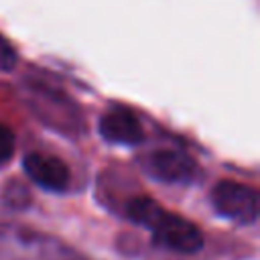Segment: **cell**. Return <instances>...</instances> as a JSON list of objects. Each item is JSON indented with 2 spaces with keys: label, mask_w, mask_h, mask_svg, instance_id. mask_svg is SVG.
Returning a JSON list of instances; mask_svg holds the SVG:
<instances>
[{
  "label": "cell",
  "mask_w": 260,
  "mask_h": 260,
  "mask_svg": "<svg viewBox=\"0 0 260 260\" xmlns=\"http://www.w3.org/2000/svg\"><path fill=\"white\" fill-rule=\"evenodd\" d=\"M22 169L28 175V179L45 191L63 193L69 189V183H71L69 167L53 154L30 152L22 158Z\"/></svg>",
  "instance_id": "obj_4"
},
{
  "label": "cell",
  "mask_w": 260,
  "mask_h": 260,
  "mask_svg": "<svg viewBox=\"0 0 260 260\" xmlns=\"http://www.w3.org/2000/svg\"><path fill=\"white\" fill-rule=\"evenodd\" d=\"M14 65H16V51L0 35V71H12Z\"/></svg>",
  "instance_id": "obj_8"
},
{
  "label": "cell",
  "mask_w": 260,
  "mask_h": 260,
  "mask_svg": "<svg viewBox=\"0 0 260 260\" xmlns=\"http://www.w3.org/2000/svg\"><path fill=\"white\" fill-rule=\"evenodd\" d=\"M126 215L130 221L148 228L156 246L179 254H195L203 248V234L193 221L167 211L150 197L130 199Z\"/></svg>",
  "instance_id": "obj_1"
},
{
  "label": "cell",
  "mask_w": 260,
  "mask_h": 260,
  "mask_svg": "<svg viewBox=\"0 0 260 260\" xmlns=\"http://www.w3.org/2000/svg\"><path fill=\"white\" fill-rule=\"evenodd\" d=\"M144 171L162 183H191L197 177V162L179 148H158L144 156Z\"/></svg>",
  "instance_id": "obj_3"
},
{
  "label": "cell",
  "mask_w": 260,
  "mask_h": 260,
  "mask_svg": "<svg viewBox=\"0 0 260 260\" xmlns=\"http://www.w3.org/2000/svg\"><path fill=\"white\" fill-rule=\"evenodd\" d=\"M14 146H16V138H14V132L0 124V162H6L12 158L14 154Z\"/></svg>",
  "instance_id": "obj_7"
},
{
  "label": "cell",
  "mask_w": 260,
  "mask_h": 260,
  "mask_svg": "<svg viewBox=\"0 0 260 260\" xmlns=\"http://www.w3.org/2000/svg\"><path fill=\"white\" fill-rule=\"evenodd\" d=\"M211 205L221 215L236 223L248 225L258 219V195L252 187L238 181H219L211 189Z\"/></svg>",
  "instance_id": "obj_2"
},
{
  "label": "cell",
  "mask_w": 260,
  "mask_h": 260,
  "mask_svg": "<svg viewBox=\"0 0 260 260\" xmlns=\"http://www.w3.org/2000/svg\"><path fill=\"white\" fill-rule=\"evenodd\" d=\"M98 132L106 142L136 146L144 140V128L134 112L128 108L116 106L110 108L98 122Z\"/></svg>",
  "instance_id": "obj_5"
},
{
  "label": "cell",
  "mask_w": 260,
  "mask_h": 260,
  "mask_svg": "<svg viewBox=\"0 0 260 260\" xmlns=\"http://www.w3.org/2000/svg\"><path fill=\"white\" fill-rule=\"evenodd\" d=\"M4 201L10 205V207H24V205H28L30 203V195H28V191H26V187L24 185H20V183H10L8 187H6V191H4Z\"/></svg>",
  "instance_id": "obj_6"
}]
</instances>
